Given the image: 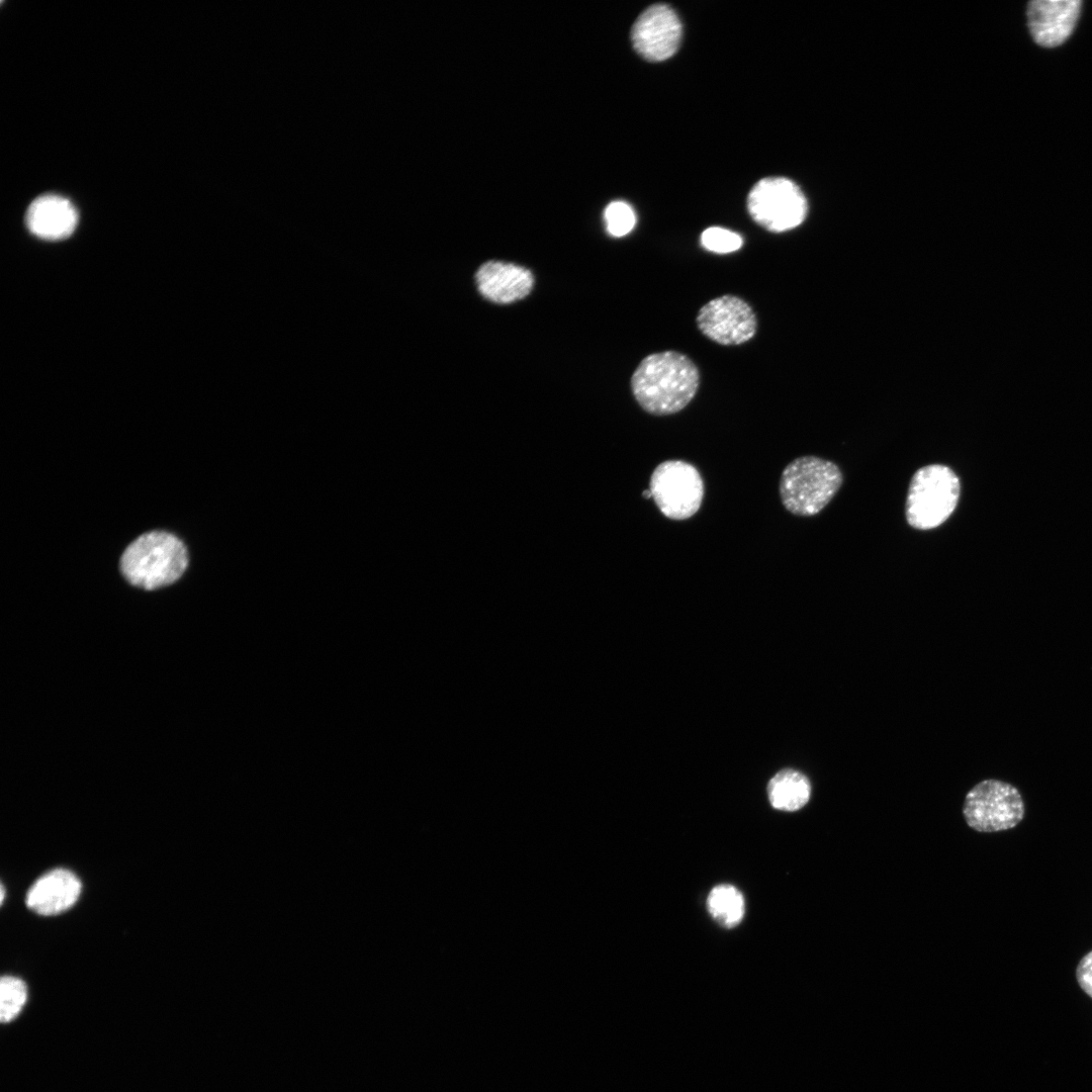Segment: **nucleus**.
I'll return each instance as SVG.
<instances>
[{"instance_id":"obj_1","label":"nucleus","mask_w":1092,"mask_h":1092,"mask_svg":"<svg viewBox=\"0 0 1092 1092\" xmlns=\"http://www.w3.org/2000/svg\"><path fill=\"white\" fill-rule=\"evenodd\" d=\"M700 386L696 364L676 351L653 353L639 363L631 377L632 393L643 411L668 416L684 410Z\"/></svg>"},{"instance_id":"obj_2","label":"nucleus","mask_w":1092,"mask_h":1092,"mask_svg":"<svg viewBox=\"0 0 1092 1092\" xmlns=\"http://www.w3.org/2000/svg\"><path fill=\"white\" fill-rule=\"evenodd\" d=\"M187 564L184 543L165 531H151L139 536L127 545L120 558L123 577L131 585L148 590L175 582Z\"/></svg>"},{"instance_id":"obj_3","label":"nucleus","mask_w":1092,"mask_h":1092,"mask_svg":"<svg viewBox=\"0 0 1092 1092\" xmlns=\"http://www.w3.org/2000/svg\"><path fill=\"white\" fill-rule=\"evenodd\" d=\"M842 482L841 469L833 461L801 456L791 461L781 474V500L795 516H815L831 502Z\"/></svg>"},{"instance_id":"obj_4","label":"nucleus","mask_w":1092,"mask_h":1092,"mask_svg":"<svg viewBox=\"0 0 1092 1092\" xmlns=\"http://www.w3.org/2000/svg\"><path fill=\"white\" fill-rule=\"evenodd\" d=\"M961 494L957 473L943 464L917 469L909 482L905 517L908 525L927 531L942 525L954 512Z\"/></svg>"},{"instance_id":"obj_5","label":"nucleus","mask_w":1092,"mask_h":1092,"mask_svg":"<svg viewBox=\"0 0 1092 1092\" xmlns=\"http://www.w3.org/2000/svg\"><path fill=\"white\" fill-rule=\"evenodd\" d=\"M963 815L975 831L991 833L1017 826L1025 815V805L1019 790L995 779L978 783L966 795Z\"/></svg>"},{"instance_id":"obj_6","label":"nucleus","mask_w":1092,"mask_h":1092,"mask_svg":"<svg viewBox=\"0 0 1092 1092\" xmlns=\"http://www.w3.org/2000/svg\"><path fill=\"white\" fill-rule=\"evenodd\" d=\"M747 209L758 225L771 233H784L805 220L808 203L801 188L792 180L767 177L750 190Z\"/></svg>"},{"instance_id":"obj_7","label":"nucleus","mask_w":1092,"mask_h":1092,"mask_svg":"<svg viewBox=\"0 0 1092 1092\" xmlns=\"http://www.w3.org/2000/svg\"><path fill=\"white\" fill-rule=\"evenodd\" d=\"M649 490L663 516L682 521L698 513L705 487L699 470L693 464L682 460H666L654 468Z\"/></svg>"},{"instance_id":"obj_8","label":"nucleus","mask_w":1092,"mask_h":1092,"mask_svg":"<svg viewBox=\"0 0 1092 1092\" xmlns=\"http://www.w3.org/2000/svg\"><path fill=\"white\" fill-rule=\"evenodd\" d=\"M700 332L723 346H736L751 340L757 331L752 307L742 298L725 294L711 299L698 311Z\"/></svg>"},{"instance_id":"obj_9","label":"nucleus","mask_w":1092,"mask_h":1092,"mask_svg":"<svg viewBox=\"0 0 1092 1092\" xmlns=\"http://www.w3.org/2000/svg\"><path fill=\"white\" fill-rule=\"evenodd\" d=\"M681 38V23L666 4L646 8L631 30L635 51L649 62H661L675 54Z\"/></svg>"},{"instance_id":"obj_10","label":"nucleus","mask_w":1092,"mask_h":1092,"mask_svg":"<svg viewBox=\"0 0 1092 1092\" xmlns=\"http://www.w3.org/2000/svg\"><path fill=\"white\" fill-rule=\"evenodd\" d=\"M1080 0H1033L1027 5V24L1033 40L1044 48L1062 44L1080 15Z\"/></svg>"},{"instance_id":"obj_11","label":"nucleus","mask_w":1092,"mask_h":1092,"mask_svg":"<svg viewBox=\"0 0 1092 1092\" xmlns=\"http://www.w3.org/2000/svg\"><path fill=\"white\" fill-rule=\"evenodd\" d=\"M479 292L495 303L507 304L526 297L534 277L525 267L499 261L482 264L475 275Z\"/></svg>"},{"instance_id":"obj_12","label":"nucleus","mask_w":1092,"mask_h":1092,"mask_svg":"<svg viewBox=\"0 0 1092 1092\" xmlns=\"http://www.w3.org/2000/svg\"><path fill=\"white\" fill-rule=\"evenodd\" d=\"M82 885L69 870L55 869L38 878L29 888L25 903L40 915H56L68 910L78 900Z\"/></svg>"},{"instance_id":"obj_13","label":"nucleus","mask_w":1092,"mask_h":1092,"mask_svg":"<svg viewBox=\"0 0 1092 1092\" xmlns=\"http://www.w3.org/2000/svg\"><path fill=\"white\" fill-rule=\"evenodd\" d=\"M25 223L30 233L40 239L63 240L76 229L78 212L67 198L57 194H44L29 204Z\"/></svg>"},{"instance_id":"obj_14","label":"nucleus","mask_w":1092,"mask_h":1092,"mask_svg":"<svg viewBox=\"0 0 1092 1092\" xmlns=\"http://www.w3.org/2000/svg\"><path fill=\"white\" fill-rule=\"evenodd\" d=\"M767 796L775 809L795 812L809 802L811 784L803 772L794 768H784L768 782Z\"/></svg>"},{"instance_id":"obj_15","label":"nucleus","mask_w":1092,"mask_h":1092,"mask_svg":"<svg viewBox=\"0 0 1092 1092\" xmlns=\"http://www.w3.org/2000/svg\"><path fill=\"white\" fill-rule=\"evenodd\" d=\"M707 909L712 918L725 928L738 925L745 912L741 892L729 884L714 887L707 897Z\"/></svg>"},{"instance_id":"obj_16","label":"nucleus","mask_w":1092,"mask_h":1092,"mask_svg":"<svg viewBox=\"0 0 1092 1092\" xmlns=\"http://www.w3.org/2000/svg\"><path fill=\"white\" fill-rule=\"evenodd\" d=\"M27 998L25 983L19 978L4 976L0 982L1 1022L13 1020L21 1011Z\"/></svg>"},{"instance_id":"obj_17","label":"nucleus","mask_w":1092,"mask_h":1092,"mask_svg":"<svg viewBox=\"0 0 1092 1092\" xmlns=\"http://www.w3.org/2000/svg\"><path fill=\"white\" fill-rule=\"evenodd\" d=\"M607 232L616 238L626 236L635 226L636 215L625 201H612L604 212Z\"/></svg>"},{"instance_id":"obj_18","label":"nucleus","mask_w":1092,"mask_h":1092,"mask_svg":"<svg viewBox=\"0 0 1092 1092\" xmlns=\"http://www.w3.org/2000/svg\"><path fill=\"white\" fill-rule=\"evenodd\" d=\"M701 244L710 252L728 254L739 250L743 245V239L730 230L711 226L702 233Z\"/></svg>"},{"instance_id":"obj_19","label":"nucleus","mask_w":1092,"mask_h":1092,"mask_svg":"<svg viewBox=\"0 0 1092 1092\" xmlns=\"http://www.w3.org/2000/svg\"><path fill=\"white\" fill-rule=\"evenodd\" d=\"M1076 979L1080 988L1092 998V950L1084 954L1079 961L1076 968Z\"/></svg>"},{"instance_id":"obj_20","label":"nucleus","mask_w":1092,"mask_h":1092,"mask_svg":"<svg viewBox=\"0 0 1092 1092\" xmlns=\"http://www.w3.org/2000/svg\"><path fill=\"white\" fill-rule=\"evenodd\" d=\"M642 495H643V496H644L645 498H651V497H652V495H651V492H650V490H649V489H647V490H644V491H643V493H642Z\"/></svg>"},{"instance_id":"obj_21","label":"nucleus","mask_w":1092,"mask_h":1092,"mask_svg":"<svg viewBox=\"0 0 1092 1092\" xmlns=\"http://www.w3.org/2000/svg\"><path fill=\"white\" fill-rule=\"evenodd\" d=\"M4 893H5V889H4L3 885H2L1 886V903H3V900H4Z\"/></svg>"}]
</instances>
